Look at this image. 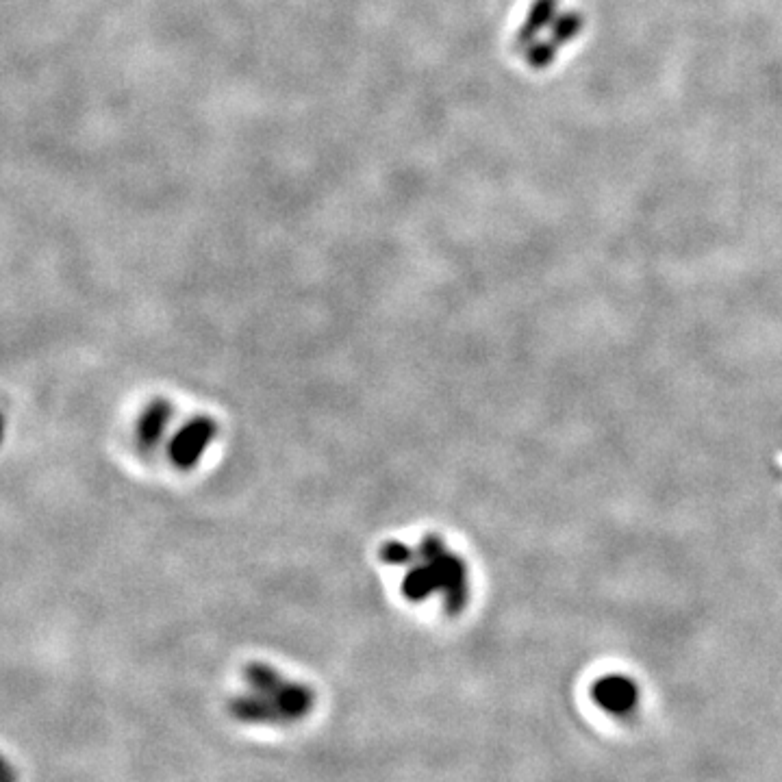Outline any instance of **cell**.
<instances>
[{
  "mask_svg": "<svg viewBox=\"0 0 782 782\" xmlns=\"http://www.w3.org/2000/svg\"><path fill=\"white\" fill-rule=\"evenodd\" d=\"M3 439H5V415L0 413V444H3Z\"/></svg>",
  "mask_w": 782,
  "mask_h": 782,
  "instance_id": "obj_6",
  "label": "cell"
},
{
  "mask_svg": "<svg viewBox=\"0 0 782 782\" xmlns=\"http://www.w3.org/2000/svg\"><path fill=\"white\" fill-rule=\"evenodd\" d=\"M242 680L246 687L231 698L229 711L237 722L248 726H292L307 720L318 704V693L311 685L270 663H248Z\"/></svg>",
  "mask_w": 782,
  "mask_h": 782,
  "instance_id": "obj_2",
  "label": "cell"
},
{
  "mask_svg": "<svg viewBox=\"0 0 782 782\" xmlns=\"http://www.w3.org/2000/svg\"><path fill=\"white\" fill-rule=\"evenodd\" d=\"M0 782H18L16 767L11 765L3 754H0Z\"/></svg>",
  "mask_w": 782,
  "mask_h": 782,
  "instance_id": "obj_5",
  "label": "cell"
},
{
  "mask_svg": "<svg viewBox=\"0 0 782 782\" xmlns=\"http://www.w3.org/2000/svg\"><path fill=\"white\" fill-rule=\"evenodd\" d=\"M220 437V424L209 413H181L174 409L155 454H163L174 470L194 472Z\"/></svg>",
  "mask_w": 782,
  "mask_h": 782,
  "instance_id": "obj_3",
  "label": "cell"
},
{
  "mask_svg": "<svg viewBox=\"0 0 782 782\" xmlns=\"http://www.w3.org/2000/svg\"><path fill=\"white\" fill-rule=\"evenodd\" d=\"M378 561L394 572L400 596L415 607L433 604L444 615L457 617L472 602L470 561L441 533L389 539L378 548Z\"/></svg>",
  "mask_w": 782,
  "mask_h": 782,
  "instance_id": "obj_1",
  "label": "cell"
},
{
  "mask_svg": "<svg viewBox=\"0 0 782 782\" xmlns=\"http://www.w3.org/2000/svg\"><path fill=\"white\" fill-rule=\"evenodd\" d=\"M591 693H594V700L598 702L600 709L611 715H628L639 702L637 685L622 674L602 676Z\"/></svg>",
  "mask_w": 782,
  "mask_h": 782,
  "instance_id": "obj_4",
  "label": "cell"
}]
</instances>
